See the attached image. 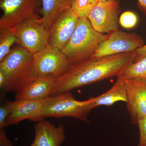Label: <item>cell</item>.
I'll return each instance as SVG.
<instances>
[{
	"mask_svg": "<svg viewBox=\"0 0 146 146\" xmlns=\"http://www.w3.org/2000/svg\"><path fill=\"white\" fill-rule=\"evenodd\" d=\"M136 58L135 51L90 58L71 65L56 78L54 96L122 74Z\"/></svg>",
	"mask_w": 146,
	"mask_h": 146,
	"instance_id": "6da1fadb",
	"label": "cell"
},
{
	"mask_svg": "<svg viewBox=\"0 0 146 146\" xmlns=\"http://www.w3.org/2000/svg\"><path fill=\"white\" fill-rule=\"evenodd\" d=\"M108 36L96 31L88 18H79L72 36L61 51L71 65H74L90 58Z\"/></svg>",
	"mask_w": 146,
	"mask_h": 146,
	"instance_id": "7a4b0ae2",
	"label": "cell"
},
{
	"mask_svg": "<svg viewBox=\"0 0 146 146\" xmlns=\"http://www.w3.org/2000/svg\"><path fill=\"white\" fill-rule=\"evenodd\" d=\"M33 54L21 46L11 50L0 62V72L5 76V92H17L31 81L33 73Z\"/></svg>",
	"mask_w": 146,
	"mask_h": 146,
	"instance_id": "3957f363",
	"label": "cell"
},
{
	"mask_svg": "<svg viewBox=\"0 0 146 146\" xmlns=\"http://www.w3.org/2000/svg\"><path fill=\"white\" fill-rule=\"evenodd\" d=\"M93 109L92 98L82 101L77 100L71 91H68L46 99L42 117L43 119L70 117L88 122L87 117Z\"/></svg>",
	"mask_w": 146,
	"mask_h": 146,
	"instance_id": "277c9868",
	"label": "cell"
},
{
	"mask_svg": "<svg viewBox=\"0 0 146 146\" xmlns=\"http://www.w3.org/2000/svg\"><path fill=\"white\" fill-rule=\"evenodd\" d=\"M18 44L29 52L34 54L48 44L49 29L42 18L35 15L23 21L12 30Z\"/></svg>",
	"mask_w": 146,
	"mask_h": 146,
	"instance_id": "5b68a950",
	"label": "cell"
},
{
	"mask_svg": "<svg viewBox=\"0 0 146 146\" xmlns=\"http://www.w3.org/2000/svg\"><path fill=\"white\" fill-rule=\"evenodd\" d=\"M71 65L61 50L48 44L33 54V73L30 82L48 75L57 78L64 74Z\"/></svg>",
	"mask_w": 146,
	"mask_h": 146,
	"instance_id": "8992f818",
	"label": "cell"
},
{
	"mask_svg": "<svg viewBox=\"0 0 146 146\" xmlns=\"http://www.w3.org/2000/svg\"><path fill=\"white\" fill-rule=\"evenodd\" d=\"M41 0H1L3 14L0 28L14 29L23 21L36 15Z\"/></svg>",
	"mask_w": 146,
	"mask_h": 146,
	"instance_id": "52a82bcc",
	"label": "cell"
},
{
	"mask_svg": "<svg viewBox=\"0 0 146 146\" xmlns=\"http://www.w3.org/2000/svg\"><path fill=\"white\" fill-rule=\"evenodd\" d=\"M108 34V38L100 44L91 58L135 51L144 45L142 37L136 34L119 29Z\"/></svg>",
	"mask_w": 146,
	"mask_h": 146,
	"instance_id": "ba28073f",
	"label": "cell"
},
{
	"mask_svg": "<svg viewBox=\"0 0 146 146\" xmlns=\"http://www.w3.org/2000/svg\"><path fill=\"white\" fill-rule=\"evenodd\" d=\"M120 11L118 0L99 1L90 11L87 18L97 31L109 34L119 29Z\"/></svg>",
	"mask_w": 146,
	"mask_h": 146,
	"instance_id": "9c48e42d",
	"label": "cell"
},
{
	"mask_svg": "<svg viewBox=\"0 0 146 146\" xmlns=\"http://www.w3.org/2000/svg\"><path fill=\"white\" fill-rule=\"evenodd\" d=\"M79 19L71 8L60 13L50 28L49 44L61 50L63 49L72 36Z\"/></svg>",
	"mask_w": 146,
	"mask_h": 146,
	"instance_id": "30bf717a",
	"label": "cell"
},
{
	"mask_svg": "<svg viewBox=\"0 0 146 146\" xmlns=\"http://www.w3.org/2000/svg\"><path fill=\"white\" fill-rule=\"evenodd\" d=\"M127 107L131 123L137 125L138 120L146 117V80L127 79Z\"/></svg>",
	"mask_w": 146,
	"mask_h": 146,
	"instance_id": "8fae6325",
	"label": "cell"
},
{
	"mask_svg": "<svg viewBox=\"0 0 146 146\" xmlns=\"http://www.w3.org/2000/svg\"><path fill=\"white\" fill-rule=\"evenodd\" d=\"M46 100H15L11 102V111L6 120V127L16 124L25 120L39 121L44 119L42 113Z\"/></svg>",
	"mask_w": 146,
	"mask_h": 146,
	"instance_id": "7c38bea8",
	"label": "cell"
},
{
	"mask_svg": "<svg viewBox=\"0 0 146 146\" xmlns=\"http://www.w3.org/2000/svg\"><path fill=\"white\" fill-rule=\"evenodd\" d=\"M56 78L52 75L35 79L16 92L15 100H42L53 96Z\"/></svg>",
	"mask_w": 146,
	"mask_h": 146,
	"instance_id": "4fadbf2b",
	"label": "cell"
},
{
	"mask_svg": "<svg viewBox=\"0 0 146 146\" xmlns=\"http://www.w3.org/2000/svg\"><path fill=\"white\" fill-rule=\"evenodd\" d=\"M35 134L34 141L29 146H61L65 139L63 125L56 126L44 119L35 126Z\"/></svg>",
	"mask_w": 146,
	"mask_h": 146,
	"instance_id": "5bb4252c",
	"label": "cell"
},
{
	"mask_svg": "<svg viewBox=\"0 0 146 146\" xmlns=\"http://www.w3.org/2000/svg\"><path fill=\"white\" fill-rule=\"evenodd\" d=\"M91 98L94 108L101 106H110L117 102L126 103L127 79L121 75L119 76L116 82L108 91L98 96Z\"/></svg>",
	"mask_w": 146,
	"mask_h": 146,
	"instance_id": "9a60e30c",
	"label": "cell"
},
{
	"mask_svg": "<svg viewBox=\"0 0 146 146\" xmlns=\"http://www.w3.org/2000/svg\"><path fill=\"white\" fill-rule=\"evenodd\" d=\"M73 0H41L40 12L42 21L50 29L58 16L66 9L71 8Z\"/></svg>",
	"mask_w": 146,
	"mask_h": 146,
	"instance_id": "2e32d148",
	"label": "cell"
},
{
	"mask_svg": "<svg viewBox=\"0 0 146 146\" xmlns=\"http://www.w3.org/2000/svg\"><path fill=\"white\" fill-rule=\"evenodd\" d=\"M18 43L13 31L11 29L0 28V62L9 53L11 46Z\"/></svg>",
	"mask_w": 146,
	"mask_h": 146,
	"instance_id": "e0dca14e",
	"label": "cell"
},
{
	"mask_svg": "<svg viewBox=\"0 0 146 146\" xmlns=\"http://www.w3.org/2000/svg\"><path fill=\"white\" fill-rule=\"evenodd\" d=\"M121 75L127 79L139 78L146 80V56L129 65Z\"/></svg>",
	"mask_w": 146,
	"mask_h": 146,
	"instance_id": "ac0fdd59",
	"label": "cell"
},
{
	"mask_svg": "<svg viewBox=\"0 0 146 146\" xmlns=\"http://www.w3.org/2000/svg\"><path fill=\"white\" fill-rule=\"evenodd\" d=\"M98 0H73L71 9L79 18H87Z\"/></svg>",
	"mask_w": 146,
	"mask_h": 146,
	"instance_id": "d6986e66",
	"label": "cell"
},
{
	"mask_svg": "<svg viewBox=\"0 0 146 146\" xmlns=\"http://www.w3.org/2000/svg\"><path fill=\"white\" fill-rule=\"evenodd\" d=\"M138 18L135 13L131 11H126L121 15L119 19L121 25L126 29H131L136 26Z\"/></svg>",
	"mask_w": 146,
	"mask_h": 146,
	"instance_id": "ffe728a7",
	"label": "cell"
},
{
	"mask_svg": "<svg viewBox=\"0 0 146 146\" xmlns=\"http://www.w3.org/2000/svg\"><path fill=\"white\" fill-rule=\"evenodd\" d=\"M11 102L8 101L0 107V129H5L6 120L11 111Z\"/></svg>",
	"mask_w": 146,
	"mask_h": 146,
	"instance_id": "44dd1931",
	"label": "cell"
},
{
	"mask_svg": "<svg viewBox=\"0 0 146 146\" xmlns=\"http://www.w3.org/2000/svg\"><path fill=\"white\" fill-rule=\"evenodd\" d=\"M137 125L139 131L138 146H146V117L138 120Z\"/></svg>",
	"mask_w": 146,
	"mask_h": 146,
	"instance_id": "7402d4cb",
	"label": "cell"
},
{
	"mask_svg": "<svg viewBox=\"0 0 146 146\" xmlns=\"http://www.w3.org/2000/svg\"><path fill=\"white\" fill-rule=\"evenodd\" d=\"M0 145L13 146L12 142L8 139L7 136L5 129H0Z\"/></svg>",
	"mask_w": 146,
	"mask_h": 146,
	"instance_id": "603a6c76",
	"label": "cell"
},
{
	"mask_svg": "<svg viewBox=\"0 0 146 146\" xmlns=\"http://www.w3.org/2000/svg\"><path fill=\"white\" fill-rule=\"evenodd\" d=\"M136 58L135 62L146 56V45L136 50Z\"/></svg>",
	"mask_w": 146,
	"mask_h": 146,
	"instance_id": "cb8c5ba5",
	"label": "cell"
},
{
	"mask_svg": "<svg viewBox=\"0 0 146 146\" xmlns=\"http://www.w3.org/2000/svg\"><path fill=\"white\" fill-rule=\"evenodd\" d=\"M138 8L146 16V0H138Z\"/></svg>",
	"mask_w": 146,
	"mask_h": 146,
	"instance_id": "d4e9b609",
	"label": "cell"
},
{
	"mask_svg": "<svg viewBox=\"0 0 146 146\" xmlns=\"http://www.w3.org/2000/svg\"><path fill=\"white\" fill-rule=\"evenodd\" d=\"M98 1L100 2H104L108 0H98Z\"/></svg>",
	"mask_w": 146,
	"mask_h": 146,
	"instance_id": "484cf974",
	"label": "cell"
},
{
	"mask_svg": "<svg viewBox=\"0 0 146 146\" xmlns=\"http://www.w3.org/2000/svg\"><path fill=\"white\" fill-rule=\"evenodd\" d=\"M110 1H113V0H110Z\"/></svg>",
	"mask_w": 146,
	"mask_h": 146,
	"instance_id": "4316f807",
	"label": "cell"
}]
</instances>
